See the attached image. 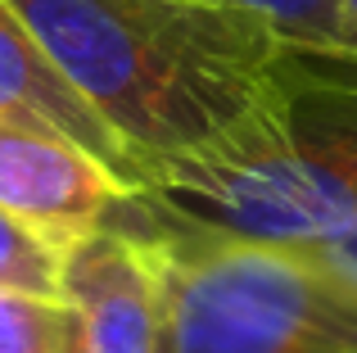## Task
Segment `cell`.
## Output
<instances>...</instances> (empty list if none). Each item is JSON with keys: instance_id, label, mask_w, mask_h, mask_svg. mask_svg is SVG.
<instances>
[{"instance_id": "6da1fadb", "label": "cell", "mask_w": 357, "mask_h": 353, "mask_svg": "<svg viewBox=\"0 0 357 353\" xmlns=\"http://www.w3.org/2000/svg\"><path fill=\"white\" fill-rule=\"evenodd\" d=\"M68 87L149 168L204 150L276 87L271 18L195 0H9Z\"/></svg>"}, {"instance_id": "7a4b0ae2", "label": "cell", "mask_w": 357, "mask_h": 353, "mask_svg": "<svg viewBox=\"0 0 357 353\" xmlns=\"http://www.w3.org/2000/svg\"><path fill=\"white\" fill-rule=\"evenodd\" d=\"M158 218L267 245H317L357 222V59L285 45L276 87L204 150L145 172Z\"/></svg>"}, {"instance_id": "3957f363", "label": "cell", "mask_w": 357, "mask_h": 353, "mask_svg": "<svg viewBox=\"0 0 357 353\" xmlns=\"http://www.w3.org/2000/svg\"><path fill=\"white\" fill-rule=\"evenodd\" d=\"M109 227L158 272V353H357V290L307 249L195 231L136 200Z\"/></svg>"}, {"instance_id": "277c9868", "label": "cell", "mask_w": 357, "mask_h": 353, "mask_svg": "<svg viewBox=\"0 0 357 353\" xmlns=\"http://www.w3.org/2000/svg\"><path fill=\"white\" fill-rule=\"evenodd\" d=\"M127 200L131 186L63 132L0 118V209L50 245L105 231Z\"/></svg>"}, {"instance_id": "5b68a950", "label": "cell", "mask_w": 357, "mask_h": 353, "mask_svg": "<svg viewBox=\"0 0 357 353\" xmlns=\"http://www.w3.org/2000/svg\"><path fill=\"white\" fill-rule=\"evenodd\" d=\"M63 299L82 317V353H158V272L145 240L105 227L63 254Z\"/></svg>"}, {"instance_id": "8992f818", "label": "cell", "mask_w": 357, "mask_h": 353, "mask_svg": "<svg viewBox=\"0 0 357 353\" xmlns=\"http://www.w3.org/2000/svg\"><path fill=\"white\" fill-rule=\"evenodd\" d=\"M0 118H18V123H36V127H50V132H63L68 141H77L82 150L96 154L100 163H109L131 190L140 186V168L127 154V145L68 87V77L54 68V59L27 32L23 14L9 0H0Z\"/></svg>"}, {"instance_id": "52a82bcc", "label": "cell", "mask_w": 357, "mask_h": 353, "mask_svg": "<svg viewBox=\"0 0 357 353\" xmlns=\"http://www.w3.org/2000/svg\"><path fill=\"white\" fill-rule=\"evenodd\" d=\"M0 353H82V317L63 294L0 285Z\"/></svg>"}, {"instance_id": "ba28073f", "label": "cell", "mask_w": 357, "mask_h": 353, "mask_svg": "<svg viewBox=\"0 0 357 353\" xmlns=\"http://www.w3.org/2000/svg\"><path fill=\"white\" fill-rule=\"evenodd\" d=\"M63 254L68 249L50 245L9 218L0 209V285L5 290H27V294H63Z\"/></svg>"}, {"instance_id": "9c48e42d", "label": "cell", "mask_w": 357, "mask_h": 353, "mask_svg": "<svg viewBox=\"0 0 357 353\" xmlns=\"http://www.w3.org/2000/svg\"><path fill=\"white\" fill-rule=\"evenodd\" d=\"M195 5L253 9V14L271 18L289 45L340 54V32H335V0H195Z\"/></svg>"}, {"instance_id": "30bf717a", "label": "cell", "mask_w": 357, "mask_h": 353, "mask_svg": "<svg viewBox=\"0 0 357 353\" xmlns=\"http://www.w3.org/2000/svg\"><path fill=\"white\" fill-rule=\"evenodd\" d=\"M294 249H307L321 267H331L335 276H344L357 290V222L335 231V236H326V240H317V245H294Z\"/></svg>"}, {"instance_id": "8fae6325", "label": "cell", "mask_w": 357, "mask_h": 353, "mask_svg": "<svg viewBox=\"0 0 357 353\" xmlns=\"http://www.w3.org/2000/svg\"><path fill=\"white\" fill-rule=\"evenodd\" d=\"M335 32H340V54L357 59V0H335Z\"/></svg>"}]
</instances>
